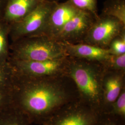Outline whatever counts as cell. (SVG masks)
Instances as JSON below:
<instances>
[{
	"mask_svg": "<svg viewBox=\"0 0 125 125\" xmlns=\"http://www.w3.org/2000/svg\"><path fill=\"white\" fill-rule=\"evenodd\" d=\"M14 73L13 106L31 124L41 125L63 106L79 99L76 85L68 76L37 77Z\"/></svg>",
	"mask_w": 125,
	"mask_h": 125,
	"instance_id": "obj_1",
	"label": "cell"
},
{
	"mask_svg": "<svg viewBox=\"0 0 125 125\" xmlns=\"http://www.w3.org/2000/svg\"><path fill=\"white\" fill-rule=\"evenodd\" d=\"M105 70L101 62L68 57L66 75L76 85L79 99L100 113L103 110Z\"/></svg>",
	"mask_w": 125,
	"mask_h": 125,
	"instance_id": "obj_2",
	"label": "cell"
},
{
	"mask_svg": "<svg viewBox=\"0 0 125 125\" xmlns=\"http://www.w3.org/2000/svg\"><path fill=\"white\" fill-rule=\"evenodd\" d=\"M13 60L39 61L68 56L63 43L45 35L29 36L18 40Z\"/></svg>",
	"mask_w": 125,
	"mask_h": 125,
	"instance_id": "obj_3",
	"label": "cell"
},
{
	"mask_svg": "<svg viewBox=\"0 0 125 125\" xmlns=\"http://www.w3.org/2000/svg\"><path fill=\"white\" fill-rule=\"evenodd\" d=\"M100 114L78 99L60 108L41 125H95Z\"/></svg>",
	"mask_w": 125,
	"mask_h": 125,
	"instance_id": "obj_4",
	"label": "cell"
},
{
	"mask_svg": "<svg viewBox=\"0 0 125 125\" xmlns=\"http://www.w3.org/2000/svg\"><path fill=\"white\" fill-rule=\"evenodd\" d=\"M56 4L53 1L43 0L26 16L14 23L13 36L18 40L29 36L41 35Z\"/></svg>",
	"mask_w": 125,
	"mask_h": 125,
	"instance_id": "obj_5",
	"label": "cell"
},
{
	"mask_svg": "<svg viewBox=\"0 0 125 125\" xmlns=\"http://www.w3.org/2000/svg\"><path fill=\"white\" fill-rule=\"evenodd\" d=\"M125 31V25L116 18L102 14L90 27L83 43L107 49L112 40Z\"/></svg>",
	"mask_w": 125,
	"mask_h": 125,
	"instance_id": "obj_6",
	"label": "cell"
},
{
	"mask_svg": "<svg viewBox=\"0 0 125 125\" xmlns=\"http://www.w3.org/2000/svg\"><path fill=\"white\" fill-rule=\"evenodd\" d=\"M68 57L39 61L13 60L10 65L16 73L26 76L44 77L65 75Z\"/></svg>",
	"mask_w": 125,
	"mask_h": 125,
	"instance_id": "obj_7",
	"label": "cell"
},
{
	"mask_svg": "<svg viewBox=\"0 0 125 125\" xmlns=\"http://www.w3.org/2000/svg\"><path fill=\"white\" fill-rule=\"evenodd\" d=\"M97 18L89 12L81 10L53 38L62 43H83Z\"/></svg>",
	"mask_w": 125,
	"mask_h": 125,
	"instance_id": "obj_8",
	"label": "cell"
},
{
	"mask_svg": "<svg viewBox=\"0 0 125 125\" xmlns=\"http://www.w3.org/2000/svg\"><path fill=\"white\" fill-rule=\"evenodd\" d=\"M80 10L69 0L64 3H57L50 13L42 35L53 38Z\"/></svg>",
	"mask_w": 125,
	"mask_h": 125,
	"instance_id": "obj_9",
	"label": "cell"
},
{
	"mask_svg": "<svg viewBox=\"0 0 125 125\" xmlns=\"http://www.w3.org/2000/svg\"><path fill=\"white\" fill-rule=\"evenodd\" d=\"M125 72L105 69L103 78L102 113L108 112L111 105L125 88Z\"/></svg>",
	"mask_w": 125,
	"mask_h": 125,
	"instance_id": "obj_10",
	"label": "cell"
},
{
	"mask_svg": "<svg viewBox=\"0 0 125 125\" xmlns=\"http://www.w3.org/2000/svg\"><path fill=\"white\" fill-rule=\"evenodd\" d=\"M68 56L103 64L111 54L108 50L84 43L69 44L63 43Z\"/></svg>",
	"mask_w": 125,
	"mask_h": 125,
	"instance_id": "obj_11",
	"label": "cell"
},
{
	"mask_svg": "<svg viewBox=\"0 0 125 125\" xmlns=\"http://www.w3.org/2000/svg\"><path fill=\"white\" fill-rule=\"evenodd\" d=\"M43 0H9L5 14L6 20L14 23L26 16Z\"/></svg>",
	"mask_w": 125,
	"mask_h": 125,
	"instance_id": "obj_12",
	"label": "cell"
},
{
	"mask_svg": "<svg viewBox=\"0 0 125 125\" xmlns=\"http://www.w3.org/2000/svg\"><path fill=\"white\" fill-rule=\"evenodd\" d=\"M31 124L28 118L14 106L0 114V125H30Z\"/></svg>",
	"mask_w": 125,
	"mask_h": 125,
	"instance_id": "obj_13",
	"label": "cell"
},
{
	"mask_svg": "<svg viewBox=\"0 0 125 125\" xmlns=\"http://www.w3.org/2000/svg\"><path fill=\"white\" fill-rule=\"evenodd\" d=\"M102 14L116 18L125 25V0H107Z\"/></svg>",
	"mask_w": 125,
	"mask_h": 125,
	"instance_id": "obj_14",
	"label": "cell"
},
{
	"mask_svg": "<svg viewBox=\"0 0 125 125\" xmlns=\"http://www.w3.org/2000/svg\"><path fill=\"white\" fill-rule=\"evenodd\" d=\"M14 78V72L10 65L0 66V88L13 89Z\"/></svg>",
	"mask_w": 125,
	"mask_h": 125,
	"instance_id": "obj_15",
	"label": "cell"
},
{
	"mask_svg": "<svg viewBox=\"0 0 125 125\" xmlns=\"http://www.w3.org/2000/svg\"><path fill=\"white\" fill-rule=\"evenodd\" d=\"M103 64L106 70L125 72V54L120 55L111 54Z\"/></svg>",
	"mask_w": 125,
	"mask_h": 125,
	"instance_id": "obj_16",
	"label": "cell"
},
{
	"mask_svg": "<svg viewBox=\"0 0 125 125\" xmlns=\"http://www.w3.org/2000/svg\"><path fill=\"white\" fill-rule=\"evenodd\" d=\"M107 113L125 119V88L111 105Z\"/></svg>",
	"mask_w": 125,
	"mask_h": 125,
	"instance_id": "obj_17",
	"label": "cell"
},
{
	"mask_svg": "<svg viewBox=\"0 0 125 125\" xmlns=\"http://www.w3.org/2000/svg\"><path fill=\"white\" fill-rule=\"evenodd\" d=\"M110 54L120 55L125 54V31L115 37L107 48Z\"/></svg>",
	"mask_w": 125,
	"mask_h": 125,
	"instance_id": "obj_18",
	"label": "cell"
},
{
	"mask_svg": "<svg viewBox=\"0 0 125 125\" xmlns=\"http://www.w3.org/2000/svg\"><path fill=\"white\" fill-rule=\"evenodd\" d=\"M8 55V42L6 29L4 25L0 23V66H9L7 62Z\"/></svg>",
	"mask_w": 125,
	"mask_h": 125,
	"instance_id": "obj_19",
	"label": "cell"
},
{
	"mask_svg": "<svg viewBox=\"0 0 125 125\" xmlns=\"http://www.w3.org/2000/svg\"><path fill=\"white\" fill-rule=\"evenodd\" d=\"M13 89L0 88V114L13 107Z\"/></svg>",
	"mask_w": 125,
	"mask_h": 125,
	"instance_id": "obj_20",
	"label": "cell"
},
{
	"mask_svg": "<svg viewBox=\"0 0 125 125\" xmlns=\"http://www.w3.org/2000/svg\"><path fill=\"white\" fill-rule=\"evenodd\" d=\"M77 9L92 13L98 18L97 11V0H69Z\"/></svg>",
	"mask_w": 125,
	"mask_h": 125,
	"instance_id": "obj_21",
	"label": "cell"
},
{
	"mask_svg": "<svg viewBox=\"0 0 125 125\" xmlns=\"http://www.w3.org/2000/svg\"><path fill=\"white\" fill-rule=\"evenodd\" d=\"M125 120L108 113H102L95 125H125Z\"/></svg>",
	"mask_w": 125,
	"mask_h": 125,
	"instance_id": "obj_22",
	"label": "cell"
},
{
	"mask_svg": "<svg viewBox=\"0 0 125 125\" xmlns=\"http://www.w3.org/2000/svg\"></svg>",
	"mask_w": 125,
	"mask_h": 125,
	"instance_id": "obj_23",
	"label": "cell"
}]
</instances>
